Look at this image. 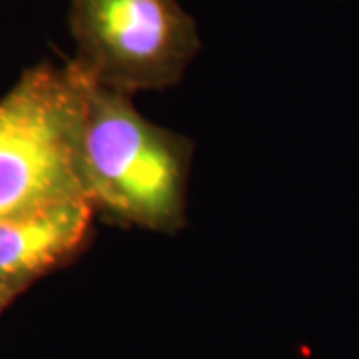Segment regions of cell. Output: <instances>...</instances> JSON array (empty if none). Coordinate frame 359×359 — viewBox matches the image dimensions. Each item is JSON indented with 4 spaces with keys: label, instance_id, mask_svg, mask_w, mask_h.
<instances>
[{
    "label": "cell",
    "instance_id": "cell-1",
    "mask_svg": "<svg viewBox=\"0 0 359 359\" xmlns=\"http://www.w3.org/2000/svg\"><path fill=\"white\" fill-rule=\"evenodd\" d=\"M192 140L142 116L132 96L88 78L80 136L86 200L104 219L160 233L186 226Z\"/></svg>",
    "mask_w": 359,
    "mask_h": 359
},
{
    "label": "cell",
    "instance_id": "cell-4",
    "mask_svg": "<svg viewBox=\"0 0 359 359\" xmlns=\"http://www.w3.org/2000/svg\"><path fill=\"white\" fill-rule=\"evenodd\" d=\"M96 212L86 200L0 218V295L13 302L86 248Z\"/></svg>",
    "mask_w": 359,
    "mask_h": 359
},
{
    "label": "cell",
    "instance_id": "cell-2",
    "mask_svg": "<svg viewBox=\"0 0 359 359\" xmlns=\"http://www.w3.org/2000/svg\"><path fill=\"white\" fill-rule=\"evenodd\" d=\"M86 92L88 76L74 60L40 62L0 98V218L86 200L80 170Z\"/></svg>",
    "mask_w": 359,
    "mask_h": 359
},
{
    "label": "cell",
    "instance_id": "cell-5",
    "mask_svg": "<svg viewBox=\"0 0 359 359\" xmlns=\"http://www.w3.org/2000/svg\"><path fill=\"white\" fill-rule=\"evenodd\" d=\"M8 304H11V299H6V297H2V295H0V311L6 308Z\"/></svg>",
    "mask_w": 359,
    "mask_h": 359
},
{
    "label": "cell",
    "instance_id": "cell-3",
    "mask_svg": "<svg viewBox=\"0 0 359 359\" xmlns=\"http://www.w3.org/2000/svg\"><path fill=\"white\" fill-rule=\"evenodd\" d=\"M72 58L104 88L136 94L176 86L200 50L178 0H70Z\"/></svg>",
    "mask_w": 359,
    "mask_h": 359
}]
</instances>
